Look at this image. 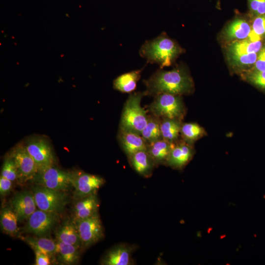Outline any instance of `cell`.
Wrapping results in <instances>:
<instances>
[{"label": "cell", "instance_id": "1", "mask_svg": "<svg viewBox=\"0 0 265 265\" xmlns=\"http://www.w3.org/2000/svg\"><path fill=\"white\" fill-rule=\"evenodd\" d=\"M145 95L156 96L162 93L181 96L191 93L193 80L187 70L178 66L170 71L159 70L145 81Z\"/></svg>", "mask_w": 265, "mask_h": 265}, {"label": "cell", "instance_id": "2", "mask_svg": "<svg viewBox=\"0 0 265 265\" xmlns=\"http://www.w3.org/2000/svg\"><path fill=\"white\" fill-rule=\"evenodd\" d=\"M183 52L177 43L165 33L145 42L139 51L148 62L158 64L161 69L171 65Z\"/></svg>", "mask_w": 265, "mask_h": 265}, {"label": "cell", "instance_id": "3", "mask_svg": "<svg viewBox=\"0 0 265 265\" xmlns=\"http://www.w3.org/2000/svg\"><path fill=\"white\" fill-rule=\"evenodd\" d=\"M144 93L131 94L125 104L122 112L120 129L133 132L140 134L146 126L149 119L140 103Z\"/></svg>", "mask_w": 265, "mask_h": 265}, {"label": "cell", "instance_id": "4", "mask_svg": "<svg viewBox=\"0 0 265 265\" xmlns=\"http://www.w3.org/2000/svg\"><path fill=\"white\" fill-rule=\"evenodd\" d=\"M149 109L155 117L160 119L168 118L182 120L185 108L180 95L162 93L155 96Z\"/></svg>", "mask_w": 265, "mask_h": 265}, {"label": "cell", "instance_id": "5", "mask_svg": "<svg viewBox=\"0 0 265 265\" xmlns=\"http://www.w3.org/2000/svg\"><path fill=\"white\" fill-rule=\"evenodd\" d=\"M31 182L36 185L62 191L72 187L71 172L54 165L38 170Z\"/></svg>", "mask_w": 265, "mask_h": 265}, {"label": "cell", "instance_id": "6", "mask_svg": "<svg viewBox=\"0 0 265 265\" xmlns=\"http://www.w3.org/2000/svg\"><path fill=\"white\" fill-rule=\"evenodd\" d=\"M35 202L38 209L58 213L62 211L67 202L65 191L36 185L32 188Z\"/></svg>", "mask_w": 265, "mask_h": 265}, {"label": "cell", "instance_id": "7", "mask_svg": "<svg viewBox=\"0 0 265 265\" xmlns=\"http://www.w3.org/2000/svg\"><path fill=\"white\" fill-rule=\"evenodd\" d=\"M38 170L54 165V157L49 142L39 136L29 138L25 144Z\"/></svg>", "mask_w": 265, "mask_h": 265}, {"label": "cell", "instance_id": "8", "mask_svg": "<svg viewBox=\"0 0 265 265\" xmlns=\"http://www.w3.org/2000/svg\"><path fill=\"white\" fill-rule=\"evenodd\" d=\"M9 154L13 159L17 169L18 181L20 183L31 181L37 172L38 169L25 145L18 144L12 149Z\"/></svg>", "mask_w": 265, "mask_h": 265}, {"label": "cell", "instance_id": "9", "mask_svg": "<svg viewBox=\"0 0 265 265\" xmlns=\"http://www.w3.org/2000/svg\"><path fill=\"white\" fill-rule=\"evenodd\" d=\"M71 173L72 185L75 189V197L77 199L96 193L105 183L102 177L81 170L71 171Z\"/></svg>", "mask_w": 265, "mask_h": 265}, {"label": "cell", "instance_id": "10", "mask_svg": "<svg viewBox=\"0 0 265 265\" xmlns=\"http://www.w3.org/2000/svg\"><path fill=\"white\" fill-rule=\"evenodd\" d=\"M75 222L82 247L88 248L104 238V228L99 214Z\"/></svg>", "mask_w": 265, "mask_h": 265}, {"label": "cell", "instance_id": "11", "mask_svg": "<svg viewBox=\"0 0 265 265\" xmlns=\"http://www.w3.org/2000/svg\"><path fill=\"white\" fill-rule=\"evenodd\" d=\"M58 220L57 213L36 210L27 219L25 232L43 237L49 234Z\"/></svg>", "mask_w": 265, "mask_h": 265}, {"label": "cell", "instance_id": "12", "mask_svg": "<svg viewBox=\"0 0 265 265\" xmlns=\"http://www.w3.org/2000/svg\"><path fill=\"white\" fill-rule=\"evenodd\" d=\"M251 31V19L237 18L223 29L221 37L226 44L248 38Z\"/></svg>", "mask_w": 265, "mask_h": 265}, {"label": "cell", "instance_id": "13", "mask_svg": "<svg viewBox=\"0 0 265 265\" xmlns=\"http://www.w3.org/2000/svg\"><path fill=\"white\" fill-rule=\"evenodd\" d=\"M11 205L19 221L27 220L37 208L32 192L27 190L16 193L11 199Z\"/></svg>", "mask_w": 265, "mask_h": 265}, {"label": "cell", "instance_id": "14", "mask_svg": "<svg viewBox=\"0 0 265 265\" xmlns=\"http://www.w3.org/2000/svg\"><path fill=\"white\" fill-rule=\"evenodd\" d=\"M191 144L184 140L175 142L166 164L175 169L184 168L190 161L194 154Z\"/></svg>", "mask_w": 265, "mask_h": 265}, {"label": "cell", "instance_id": "15", "mask_svg": "<svg viewBox=\"0 0 265 265\" xmlns=\"http://www.w3.org/2000/svg\"><path fill=\"white\" fill-rule=\"evenodd\" d=\"M99 208L96 193L78 199L73 209V219L77 221L98 214Z\"/></svg>", "mask_w": 265, "mask_h": 265}, {"label": "cell", "instance_id": "16", "mask_svg": "<svg viewBox=\"0 0 265 265\" xmlns=\"http://www.w3.org/2000/svg\"><path fill=\"white\" fill-rule=\"evenodd\" d=\"M119 139L128 157L141 150H147L149 143L138 133L120 130Z\"/></svg>", "mask_w": 265, "mask_h": 265}, {"label": "cell", "instance_id": "17", "mask_svg": "<svg viewBox=\"0 0 265 265\" xmlns=\"http://www.w3.org/2000/svg\"><path fill=\"white\" fill-rule=\"evenodd\" d=\"M132 248L126 244H120L110 250L105 255L102 264L105 265H130L132 264Z\"/></svg>", "mask_w": 265, "mask_h": 265}, {"label": "cell", "instance_id": "18", "mask_svg": "<svg viewBox=\"0 0 265 265\" xmlns=\"http://www.w3.org/2000/svg\"><path fill=\"white\" fill-rule=\"evenodd\" d=\"M128 158L132 166L137 173L144 177L151 175L155 164L147 150L138 151Z\"/></svg>", "mask_w": 265, "mask_h": 265}, {"label": "cell", "instance_id": "19", "mask_svg": "<svg viewBox=\"0 0 265 265\" xmlns=\"http://www.w3.org/2000/svg\"><path fill=\"white\" fill-rule=\"evenodd\" d=\"M265 45V41H252L248 38L227 44L226 55L258 53Z\"/></svg>", "mask_w": 265, "mask_h": 265}, {"label": "cell", "instance_id": "20", "mask_svg": "<svg viewBox=\"0 0 265 265\" xmlns=\"http://www.w3.org/2000/svg\"><path fill=\"white\" fill-rule=\"evenodd\" d=\"M57 240L80 247L81 246L77 226L74 220L64 222L55 232Z\"/></svg>", "mask_w": 265, "mask_h": 265}, {"label": "cell", "instance_id": "21", "mask_svg": "<svg viewBox=\"0 0 265 265\" xmlns=\"http://www.w3.org/2000/svg\"><path fill=\"white\" fill-rule=\"evenodd\" d=\"M174 143L162 138L149 144L147 151L153 159L155 165L166 164Z\"/></svg>", "mask_w": 265, "mask_h": 265}, {"label": "cell", "instance_id": "22", "mask_svg": "<svg viewBox=\"0 0 265 265\" xmlns=\"http://www.w3.org/2000/svg\"><path fill=\"white\" fill-rule=\"evenodd\" d=\"M258 53L226 55V57L228 64L232 70L240 74L249 70L253 67L256 62Z\"/></svg>", "mask_w": 265, "mask_h": 265}, {"label": "cell", "instance_id": "23", "mask_svg": "<svg viewBox=\"0 0 265 265\" xmlns=\"http://www.w3.org/2000/svg\"><path fill=\"white\" fill-rule=\"evenodd\" d=\"M55 255L57 260L64 265L77 264L80 259L79 248L78 246L68 244L57 240Z\"/></svg>", "mask_w": 265, "mask_h": 265}, {"label": "cell", "instance_id": "24", "mask_svg": "<svg viewBox=\"0 0 265 265\" xmlns=\"http://www.w3.org/2000/svg\"><path fill=\"white\" fill-rule=\"evenodd\" d=\"M142 70L132 71L118 77L113 81L114 88L123 93H130L135 90L140 78Z\"/></svg>", "mask_w": 265, "mask_h": 265}, {"label": "cell", "instance_id": "25", "mask_svg": "<svg viewBox=\"0 0 265 265\" xmlns=\"http://www.w3.org/2000/svg\"><path fill=\"white\" fill-rule=\"evenodd\" d=\"M159 121L162 138L171 143L177 141L182 124L181 120L162 118Z\"/></svg>", "mask_w": 265, "mask_h": 265}, {"label": "cell", "instance_id": "26", "mask_svg": "<svg viewBox=\"0 0 265 265\" xmlns=\"http://www.w3.org/2000/svg\"><path fill=\"white\" fill-rule=\"evenodd\" d=\"M0 220L1 228L4 232L11 236L18 235V218L11 207H5L1 209Z\"/></svg>", "mask_w": 265, "mask_h": 265}, {"label": "cell", "instance_id": "27", "mask_svg": "<svg viewBox=\"0 0 265 265\" xmlns=\"http://www.w3.org/2000/svg\"><path fill=\"white\" fill-rule=\"evenodd\" d=\"M21 239L28 244L33 250H39L48 254L51 257L55 255L56 242L44 237H24Z\"/></svg>", "mask_w": 265, "mask_h": 265}, {"label": "cell", "instance_id": "28", "mask_svg": "<svg viewBox=\"0 0 265 265\" xmlns=\"http://www.w3.org/2000/svg\"><path fill=\"white\" fill-rule=\"evenodd\" d=\"M140 134L149 144L162 139L159 119L154 115L149 116L148 122Z\"/></svg>", "mask_w": 265, "mask_h": 265}, {"label": "cell", "instance_id": "29", "mask_svg": "<svg viewBox=\"0 0 265 265\" xmlns=\"http://www.w3.org/2000/svg\"><path fill=\"white\" fill-rule=\"evenodd\" d=\"M205 132L204 128L195 123L182 124L180 131L183 140L190 143L203 136Z\"/></svg>", "mask_w": 265, "mask_h": 265}, {"label": "cell", "instance_id": "30", "mask_svg": "<svg viewBox=\"0 0 265 265\" xmlns=\"http://www.w3.org/2000/svg\"><path fill=\"white\" fill-rule=\"evenodd\" d=\"M250 19L251 31L248 38L252 41H265V14Z\"/></svg>", "mask_w": 265, "mask_h": 265}, {"label": "cell", "instance_id": "31", "mask_svg": "<svg viewBox=\"0 0 265 265\" xmlns=\"http://www.w3.org/2000/svg\"><path fill=\"white\" fill-rule=\"evenodd\" d=\"M241 77L245 81L265 92V71H245L240 74Z\"/></svg>", "mask_w": 265, "mask_h": 265}, {"label": "cell", "instance_id": "32", "mask_svg": "<svg viewBox=\"0 0 265 265\" xmlns=\"http://www.w3.org/2000/svg\"><path fill=\"white\" fill-rule=\"evenodd\" d=\"M1 176L12 182L18 181L17 169L14 161L10 154L5 158L2 166Z\"/></svg>", "mask_w": 265, "mask_h": 265}, {"label": "cell", "instance_id": "33", "mask_svg": "<svg viewBox=\"0 0 265 265\" xmlns=\"http://www.w3.org/2000/svg\"><path fill=\"white\" fill-rule=\"evenodd\" d=\"M250 19L265 14V0H247Z\"/></svg>", "mask_w": 265, "mask_h": 265}, {"label": "cell", "instance_id": "34", "mask_svg": "<svg viewBox=\"0 0 265 265\" xmlns=\"http://www.w3.org/2000/svg\"><path fill=\"white\" fill-rule=\"evenodd\" d=\"M248 71L254 72L265 71V45L258 53L254 65Z\"/></svg>", "mask_w": 265, "mask_h": 265}, {"label": "cell", "instance_id": "35", "mask_svg": "<svg viewBox=\"0 0 265 265\" xmlns=\"http://www.w3.org/2000/svg\"><path fill=\"white\" fill-rule=\"evenodd\" d=\"M35 254V265H49L51 264V256L47 253L39 251L34 250Z\"/></svg>", "mask_w": 265, "mask_h": 265}, {"label": "cell", "instance_id": "36", "mask_svg": "<svg viewBox=\"0 0 265 265\" xmlns=\"http://www.w3.org/2000/svg\"><path fill=\"white\" fill-rule=\"evenodd\" d=\"M12 188V181L1 176L0 177V193L2 196L6 195Z\"/></svg>", "mask_w": 265, "mask_h": 265}]
</instances>
